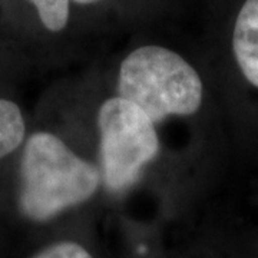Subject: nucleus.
I'll list each match as a JSON object with an SVG mask.
<instances>
[{"label": "nucleus", "instance_id": "f257e3e1", "mask_svg": "<svg viewBox=\"0 0 258 258\" xmlns=\"http://www.w3.org/2000/svg\"><path fill=\"white\" fill-rule=\"evenodd\" d=\"M101 172L76 155L59 137L35 132L26 141L20 164L19 207L33 221H47L92 198Z\"/></svg>", "mask_w": 258, "mask_h": 258}, {"label": "nucleus", "instance_id": "f03ea898", "mask_svg": "<svg viewBox=\"0 0 258 258\" xmlns=\"http://www.w3.org/2000/svg\"><path fill=\"white\" fill-rule=\"evenodd\" d=\"M118 96L132 102L154 123L201 108L203 81L182 56L162 46H142L120 63Z\"/></svg>", "mask_w": 258, "mask_h": 258}, {"label": "nucleus", "instance_id": "7ed1b4c3", "mask_svg": "<svg viewBox=\"0 0 258 258\" xmlns=\"http://www.w3.org/2000/svg\"><path fill=\"white\" fill-rule=\"evenodd\" d=\"M102 178L113 192L125 191L159 152L155 123L132 102L113 96L98 112Z\"/></svg>", "mask_w": 258, "mask_h": 258}, {"label": "nucleus", "instance_id": "20e7f679", "mask_svg": "<svg viewBox=\"0 0 258 258\" xmlns=\"http://www.w3.org/2000/svg\"><path fill=\"white\" fill-rule=\"evenodd\" d=\"M232 49L241 72L258 88V0H247L235 20Z\"/></svg>", "mask_w": 258, "mask_h": 258}, {"label": "nucleus", "instance_id": "39448f33", "mask_svg": "<svg viewBox=\"0 0 258 258\" xmlns=\"http://www.w3.org/2000/svg\"><path fill=\"white\" fill-rule=\"evenodd\" d=\"M26 134L22 111L15 102L0 99V159L12 154Z\"/></svg>", "mask_w": 258, "mask_h": 258}, {"label": "nucleus", "instance_id": "423d86ee", "mask_svg": "<svg viewBox=\"0 0 258 258\" xmlns=\"http://www.w3.org/2000/svg\"><path fill=\"white\" fill-rule=\"evenodd\" d=\"M36 6L43 26L50 32H60L69 20V0H29Z\"/></svg>", "mask_w": 258, "mask_h": 258}, {"label": "nucleus", "instance_id": "0eeeda50", "mask_svg": "<svg viewBox=\"0 0 258 258\" xmlns=\"http://www.w3.org/2000/svg\"><path fill=\"white\" fill-rule=\"evenodd\" d=\"M32 258H93L82 245L74 241H62L52 244Z\"/></svg>", "mask_w": 258, "mask_h": 258}, {"label": "nucleus", "instance_id": "6e6552de", "mask_svg": "<svg viewBox=\"0 0 258 258\" xmlns=\"http://www.w3.org/2000/svg\"><path fill=\"white\" fill-rule=\"evenodd\" d=\"M74 2L79 3V5H89V3H96L99 0H74Z\"/></svg>", "mask_w": 258, "mask_h": 258}]
</instances>
